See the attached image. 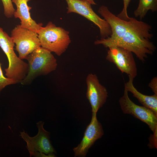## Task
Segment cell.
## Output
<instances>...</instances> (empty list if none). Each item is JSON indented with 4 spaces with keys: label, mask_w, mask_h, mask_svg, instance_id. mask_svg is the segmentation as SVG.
I'll list each match as a JSON object with an SVG mask.
<instances>
[{
    "label": "cell",
    "mask_w": 157,
    "mask_h": 157,
    "mask_svg": "<svg viewBox=\"0 0 157 157\" xmlns=\"http://www.w3.org/2000/svg\"><path fill=\"white\" fill-rule=\"evenodd\" d=\"M130 20L123 37L110 47L115 46L126 49L134 53L140 60L144 62L147 55H152L156 49L153 43L150 40L153 36L151 33L152 27L134 18L130 17Z\"/></svg>",
    "instance_id": "6da1fadb"
},
{
    "label": "cell",
    "mask_w": 157,
    "mask_h": 157,
    "mask_svg": "<svg viewBox=\"0 0 157 157\" xmlns=\"http://www.w3.org/2000/svg\"><path fill=\"white\" fill-rule=\"evenodd\" d=\"M28 61V70L25 78L20 82L23 85H29L35 78L47 75L55 71L58 64L51 52L41 47L26 58Z\"/></svg>",
    "instance_id": "7a4b0ae2"
},
{
    "label": "cell",
    "mask_w": 157,
    "mask_h": 157,
    "mask_svg": "<svg viewBox=\"0 0 157 157\" xmlns=\"http://www.w3.org/2000/svg\"><path fill=\"white\" fill-rule=\"evenodd\" d=\"M37 33L41 47L59 56L65 52L71 42L69 32L51 22L41 27Z\"/></svg>",
    "instance_id": "3957f363"
},
{
    "label": "cell",
    "mask_w": 157,
    "mask_h": 157,
    "mask_svg": "<svg viewBox=\"0 0 157 157\" xmlns=\"http://www.w3.org/2000/svg\"><path fill=\"white\" fill-rule=\"evenodd\" d=\"M14 46L12 38L0 27V47L7 56L9 63L8 67L4 69L5 75L18 83L26 76L28 65L17 56L14 50Z\"/></svg>",
    "instance_id": "277c9868"
},
{
    "label": "cell",
    "mask_w": 157,
    "mask_h": 157,
    "mask_svg": "<svg viewBox=\"0 0 157 157\" xmlns=\"http://www.w3.org/2000/svg\"><path fill=\"white\" fill-rule=\"evenodd\" d=\"M11 37L16 44L19 58L25 59L34 50L41 47L37 32L17 25L11 31Z\"/></svg>",
    "instance_id": "5b68a950"
},
{
    "label": "cell",
    "mask_w": 157,
    "mask_h": 157,
    "mask_svg": "<svg viewBox=\"0 0 157 157\" xmlns=\"http://www.w3.org/2000/svg\"><path fill=\"white\" fill-rule=\"evenodd\" d=\"M119 101L124 113L130 114L147 124L157 138V114L148 108L135 104L130 99L128 92L125 89Z\"/></svg>",
    "instance_id": "8992f818"
},
{
    "label": "cell",
    "mask_w": 157,
    "mask_h": 157,
    "mask_svg": "<svg viewBox=\"0 0 157 157\" xmlns=\"http://www.w3.org/2000/svg\"><path fill=\"white\" fill-rule=\"evenodd\" d=\"M98 12L110 25L112 34L107 38L97 40L94 41V44H101L106 48H108L123 37L130 24V17L128 21L121 19L112 13L107 6L104 5L99 7Z\"/></svg>",
    "instance_id": "52a82bcc"
},
{
    "label": "cell",
    "mask_w": 157,
    "mask_h": 157,
    "mask_svg": "<svg viewBox=\"0 0 157 157\" xmlns=\"http://www.w3.org/2000/svg\"><path fill=\"white\" fill-rule=\"evenodd\" d=\"M44 123L42 121L36 123L38 132L33 137H30L24 130L20 132L19 136L26 143V147L29 153L30 157L32 156L36 152L47 154L56 153L50 140V132L44 128Z\"/></svg>",
    "instance_id": "ba28073f"
},
{
    "label": "cell",
    "mask_w": 157,
    "mask_h": 157,
    "mask_svg": "<svg viewBox=\"0 0 157 157\" xmlns=\"http://www.w3.org/2000/svg\"><path fill=\"white\" fill-rule=\"evenodd\" d=\"M65 0L67 5V13H78L93 22L99 28L101 38H105L111 35L112 31L110 25L94 12L90 4L81 0Z\"/></svg>",
    "instance_id": "9c48e42d"
},
{
    "label": "cell",
    "mask_w": 157,
    "mask_h": 157,
    "mask_svg": "<svg viewBox=\"0 0 157 157\" xmlns=\"http://www.w3.org/2000/svg\"><path fill=\"white\" fill-rule=\"evenodd\" d=\"M108 48L106 60L114 64L122 73L134 78L137 75V69L133 53L119 47L113 46Z\"/></svg>",
    "instance_id": "30bf717a"
},
{
    "label": "cell",
    "mask_w": 157,
    "mask_h": 157,
    "mask_svg": "<svg viewBox=\"0 0 157 157\" xmlns=\"http://www.w3.org/2000/svg\"><path fill=\"white\" fill-rule=\"evenodd\" d=\"M104 134L101 124L97 119V114L92 113L91 122L86 127L82 140L73 149L74 157H85L89 149Z\"/></svg>",
    "instance_id": "8fae6325"
},
{
    "label": "cell",
    "mask_w": 157,
    "mask_h": 157,
    "mask_svg": "<svg viewBox=\"0 0 157 157\" xmlns=\"http://www.w3.org/2000/svg\"><path fill=\"white\" fill-rule=\"evenodd\" d=\"M86 96L92 108V113L96 114L106 102L108 97L106 88L99 82L96 74L90 73L86 78Z\"/></svg>",
    "instance_id": "7c38bea8"
},
{
    "label": "cell",
    "mask_w": 157,
    "mask_h": 157,
    "mask_svg": "<svg viewBox=\"0 0 157 157\" xmlns=\"http://www.w3.org/2000/svg\"><path fill=\"white\" fill-rule=\"evenodd\" d=\"M31 0H11L16 5L17 9L13 16L21 21L20 25L22 27L37 32L42 26V24H38L31 17L30 10L32 8L28 6L27 3Z\"/></svg>",
    "instance_id": "4fadbf2b"
},
{
    "label": "cell",
    "mask_w": 157,
    "mask_h": 157,
    "mask_svg": "<svg viewBox=\"0 0 157 157\" xmlns=\"http://www.w3.org/2000/svg\"><path fill=\"white\" fill-rule=\"evenodd\" d=\"M128 76L129 80L124 84V89L128 92H131L143 106L151 109L157 114V94H154L152 95L148 96L141 93L134 87L133 83L134 78L130 76Z\"/></svg>",
    "instance_id": "5bb4252c"
},
{
    "label": "cell",
    "mask_w": 157,
    "mask_h": 157,
    "mask_svg": "<svg viewBox=\"0 0 157 157\" xmlns=\"http://www.w3.org/2000/svg\"><path fill=\"white\" fill-rule=\"evenodd\" d=\"M149 10L152 12L157 10V0H139L138 6L134 11L135 16L139 17L141 20Z\"/></svg>",
    "instance_id": "9a60e30c"
},
{
    "label": "cell",
    "mask_w": 157,
    "mask_h": 157,
    "mask_svg": "<svg viewBox=\"0 0 157 157\" xmlns=\"http://www.w3.org/2000/svg\"><path fill=\"white\" fill-rule=\"evenodd\" d=\"M3 7L4 14L7 18L12 17L15 11L11 0H1Z\"/></svg>",
    "instance_id": "2e32d148"
},
{
    "label": "cell",
    "mask_w": 157,
    "mask_h": 157,
    "mask_svg": "<svg viewBox=\"0 0 157 157\" xmlns=\"http://www.w3.org/2000/svg\"><path fill=\"white\" fill-rule=\"evenodd\" d=\"M1 63H0V95L2 90L6 86L18 83L14 80L5 76L1 69Z\"/></svg>",
    "instance_id": "e0dca14e"
},
{
    "label": "cell",
    "mask_w": 157,
    "mask_h": 157,
    "mask_svg": "<svg viewBox=\"0 0 157 157\" xmlns=\"http://www.w3.org/2000/svg\"><path fill=\"white\" fill-rule=\"evenodd\" d=\"M123 8L122 10L117 16L121 19L126 21L129 20L130 17L128 16L127 8L128 7L131 0H123Z\"/></svg>",
    "instance_id": "ac0fdd59"
},
{
    "label": "cell",
    "mask_w": 157,
    "mask_h": 157,
    "mask_svg": "<svg viewBox=\"0 0 157 157\" xmlns=\"http://www.w3.org/2000/svg\"><path fill=\"white\" fill-rule=\"evenodd\" d=\"M148 86L151 89L154 94H157V77L153 78L149 83Z\"/></svg>",
    "instance_id": "d6986e66"
},
{
    "label": "cell",
    "mask_w": 157,
    "mask_h": 157,
    "mask_svg": "<svg viewBox=\"0 0 157 157\" xmlns=\"http://www.w3.org/2000/svg\"><path fill=\"white\" fill-rule=\"evenodd\" d=\"M32 156L35 157H54L56 156L54 153H51L47 154L44 153L36 152L33 154Z\"/></svg>",
    "instance_id": "ffe728a7"
},
{
    "label": "cell",
    "mask_w": 157,
    "mask_h": 157,
    "mask_svg": "<svg viewBox=\"0 0 157 157\" xmlns=\"http://www.w3.org/2000/svg\"><path fill=\"white\" fill-rule=\"evenodd\" d=\"M88 2L91 5H96V3L94 0H81Z\"/></svg>",
    "instance_id": "44dd1931"
}]
</instances>
